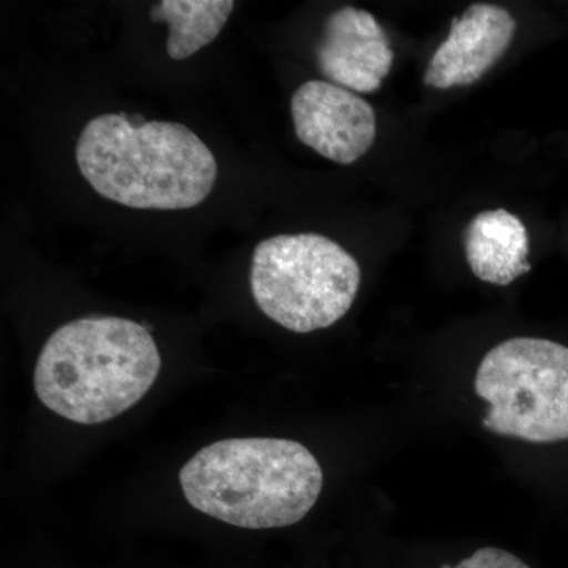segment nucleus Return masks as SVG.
<instances>
[{
    "instance_id": "1",
    "label": "nucleus",
    "mask_w": 568,
    "mask_h": 568,
    "mask_svg": "<svg viewBox=\"0 0 568 568\" xmlns=\"http://www.w3.org/2000/svg\"><path fill=\"white\" fill-rule=\"evenodd\" d=\"M77 163L100 196L145 211L196 207L219 174L211 149L189 126L134 123L123 114L99 115L84 126Z\"/></svg>"
},
{
    "instance_id": "2",
    "label": "nucleus",
    "mask_w": 568,
    "mask_h": 568,
    "mask_svg": "<svg viewBox=\"0 0 568 568\" xmlns=\"http://www.w3.org/2000/svg\"><path fill=\"white\" fill-rule=\"evenodd\" d=\"M162 368L151 332L123 317L71 321L50 336L33 386L48 409L81 425L121 416L148 394Z\"/></svg>"
},
{
    "instance_id": "3",
    "label": "nucleus",
    "mask_w": 568,
    "mask_h": 568,
    "mask_svg": "<svg viewBox=\"0 0 568 568\" xmlns=\"http://www.w3.org/2000/svg\"><path fill=\"white\" fill-rule=\"evenodd\" d=\"M179 478L192 507L244 529L295 525L315 507L324 484L308 448L275 437L213 443L182 467Z\"/></svg>"
},
{
    "instance_id": "4",
    "label": "nucleus",
    "mask_w": 568,
    "mask_h": 568,
    "mask_svg": "<svg viewBox=\"0 0 568 568\" xmlns=\"http://www.w3.org/2000/svg\"><path fill=\"white\" fill-rule=\"evenodd\" d=\"M361 280L357 261L321 234L265 239L254 250L250 271L261 312L295 334L338 323L353 306Z\"/></svg>"
},
{
    "instance_id": "5",
    "label": "nucleus",
    "mask_w": 568,
    "mask_h": 568,
    "mask_svg": "<svg viewBox=\"0 0 568 568\" xmlns=\"http://www.w3.org/2000/svg\"><path fill=\"white\" fill-rule=\"evenodd\" d=\"M488 432L534 444L568 439V347L544 338L493 347L476 376Z\"/></svg>"
},
{
    "instance_id": "6",
    "label": "nucleus",
    "mask_w": 568,
    "mask_h": 568,
    "mask_svg": "<svg viewBox=\"0 0 568 568\" xmlns=\"http://www.w3.org/2000/svg\"><path fill=\"white\" fill-rule=\"evenodd\" d=\"M291 112L298 140L331 162L353 164L375 142L372 104L334 82L306 81L295 91Z\"/></svg>"
},
{
    "instance_id": "7",
    "label": "nucleus",
    "mask_w": 568,
    "mask_h": 568,
    "mask_svg": "<svg viewBox=\"0 0 568 568\" xmlns=\"http://www.w3.org/2000/svg\"><path fill=\"white\" fill-rule=\"evenodd\" d=\"M394 58L383 26L355 7H343L327 18L316 48L317 65L328 82L358 93L379 91Z\"/></svg>"
},
{
    "instance_id": "8",
    "label": "nucleus",
    "mask_w": 568,
    "mask_h": 568,
    "mask_svg": "<svg viewBox=\"0 0 568 568\" xmlns=\"http://www.w3.org/2000/svg\"><path fill=\"white\" fill-rule=\"evenodd\" d=\"M517 31L510 11L493 3H474L452 22L425 73L429 88H463L480 81L506 54Z\"/></svg>"
},
{
    "instance_id": "9",
    "label": "nucleus",
    "mask_w": 568,
    "mask_h": 568,
    "mask_svg": "<svg viewBox=\"0 0 568 568\" xmlns=\"http://www.w3.org/2000/svg\"><path fill=\"white\" fill-rule=\"evenodd\" d=\"M465 250L470 271L485 283L507 286L530 271L528 230L506 209L474 216L466 227Z\"/></svg>"
},
{
    "instance_id": "10",
    "label": "nucleus",
    "mask_w": 568,
    "mask_h": 568,
    "mask_svg": "<svg viewBox=\"0 0 568 568\" xmlns=\"http://www.w3.org/2000/svg\"><path fill=\"white\" fill-rule=\"evenodd\" d=\"M234 7L233 0H163L152 7L151 18L170 28V58L185 61L219 37Z\"/></svg>"
},
{
    "instance_id": "11",
    "label": "nucleus",
    "mask_w": 568,
    "mask_h": 568,
    "mask_svg": "<svg viewBox=\"0 0 568 568\" xmlns=\"http://www.w3.org/2000/svg\"><path fill=\"white\" fill-rule=\"evenodd\" d=\"M455 568H530L517 556L499 548H481Z\"/></svg>"
}]
</instances>
